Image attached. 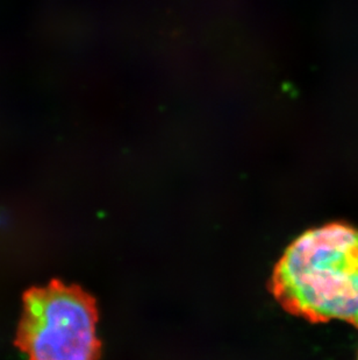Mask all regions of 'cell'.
I'll use <instances>...</instances> for the list:
<instances>
[{"label": "cell", "instance_id": "obj_1", "mask_svg": "<svg viewBox=\"0 0 358 360\" xmlns=\"http://www.w3.org/2000/svg\"><path fill=\"white\" fill-rule=\"evenodd\" d=\"M270 289L287 313L358 328V229L331 223L304 232L274 267Z\"/></svg>", "mask_w": 358, "mask_h": 360}, {"label": "cell", "instance_id": "obj_2", "mask_svg": "<svg viewBox=\"0 0 358 360\" xmlns=\"http://www.w3.org/2000/svg\"><path fill=\"white\" fill-rule=\"evenodd\" d=\"M95 297L79 285L51 280L22 296L14 345L28 360H100Z\"/></svg>", "mask_w": 358, "mask_h": 360}]
</instances>
